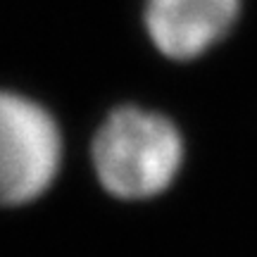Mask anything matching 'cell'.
I'll return each instance as SVG.
<instances>
[{
  "label": "cell",
  "mask_w": 257,
  "mask_h": 257,
  "mask_svg": "<svg viewBox=\"0 0 257 257\" xmlns=\"http://www.w3.org/2000/svg\"><path fill=\"white\" fill-rule=\"evenodd\" d=\"M240 0H148L146 29L162 55L193 60L231 31Z\"/></svg>",
  "instance_id": "obj_3"
},
{
  "label": "cell",
  "mask_w": 257,
  "mask_h": 257,
  "mask_svg": "<svg viewBox=\"0 0 257 257\" xmlns=\"http://www.w3.org/2000/svg\"><path fill=\"white\" fill-rule=\"evenodd\" d=\"M184 138L172 119L134 105L112 110L93 138L95 174L117 198L148 200L174 184Z\"/></svg>",
  "instance_id": "obj_1"
},
{
  "label": "cell",
  "mask_w": 257,
  "mask_h": 257,
  "mask_svg": "<svg viewBox=\"0 0 257 257\" xmlns=\"http://www.w3.org/2000/svg\"><path fill=\"white\" fill-rule=\"evenodd\" d=\"M62 136L53 114L31 98L0 91V205H27L53 186Z\"/></svg>",
  "instance_id": "obj_2"
}]
</instances>
